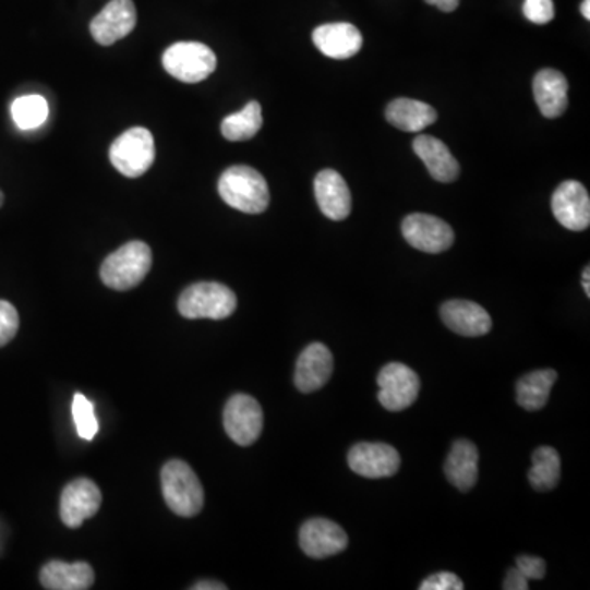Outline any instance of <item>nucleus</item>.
I'll return each mask as SVG.
<instances>
[{
    "instance_id": "f257e3e1",
    "label": "nucleus",
    "mask_w": 590,
    "mask_h": 590,
    "mask_svg": "<svg viewBox=\"0 0 590 590\" xmlns=\"http://www.w3.org/2000/svg\"><path fill=\"white\" fill-rule=\"evenodd\" d=\"M221 201L243 214H263L269 207V188L261 172L250 166H231L218 179Z\"/></svg>"
},
{
    "instance_id": "f03ea898",
    "label": "nucleus",
    "mask_w": 590,
    "mask_h": 590,
    "mask_svg": "<svg viewBox=\"0 0 590 590\" xmlns=\"http://www.w3.org/2000/svg\"><path fill=\"white\" fill-rule=\"evenodd\" d=\"M152 263V248L143 241H130L106 257L100 279L113 290L133 289L148 276Z\"/></svg>"
},
{
    "instance_id": "7ed1b4c3",
    "label": "nucleus",
    "mask_w": 590,
    "mask_h": 590,
    "mask_svg": "<svg viewBox=\"0 0 590 590\" xmlns=\"http://www.w3.org/2000/svg\"><path fill=\"white\" fill-rule=\"evenodd\" d=\"M166 504L179 517H195L204 507V487L188 462L172 459L161 471Z\"/></svg>"
},
{
    "instance_id": "20e7f679",
    "label": "nucleus",
    "mask_w": 590,
    "mask_h": 590,
    "mask_svg": "<svg viewBox=\"0 0 590 590\" xmlns=\"http://www.w3.org/2000/svg\"><path fill=\"white\" fill-rule=\"evenodd\" d=\"M237 296L220 282H197L189 286L178 301L179 314L189 321L210 318L224 321L237 311Z\"/></svg>"
},
{
    "instance_id": "39448f33",
    "label": "nucleus",
    "mask_w": 590,
    "mask_h": 590,
    "mask_svg": "<svg viewBox=\"0 0 590 590\" xmlns=\"http://www.w3.org/2000/svg\"><path fill=\"white\" fill-rule=\"evenodd\" d=\"M110 162L125 178H140L145 174L156 158L155 139L143 127L127 130L110 146Z\"/></svg>"
},
{
    "instance_id": "423d86ee",
    "label": "nucleus",
    "mask_w": 590,
    "mask_h": 590,
    "mask_svg": "<svg viewBox=\"0 0 590 590\" xmlns=\"http://www.w3.org/2000/svg\"><path fill=\"white\" fill-rule=\"evenodd\" d=\"M162 67L181 83H202L217 70V57L207 45L179 41L162 55Z\"/></svg>"
},
{
    "instance_id": "0eeeda50",
    "label": "nucleus",
    "mask_w": 590,
    "mask_h": 590,
    "mask_svg": "<svg viewBox=\"0 0 590 590\" xmlns=\"http://www.w3.org/2000/svg\"><path fill=\"white\" fill-rule=\"evenodd\" d=\"M381 406L389 412L409 409L420 393V377L412 368L402 363H390L377 376Z\"/></svg>"
},
{
    "instance_id": "6e6552de",
    "label": "nucleus",
    "mask_w": 590,
    "mask_h": 590,
    "mask_svg": "<svg viewBox=\"0 0 590 590\" xmlns=\"http://www.w3.org/2000/svg\"><path fill=\"white\" fill-rule=\"evenodd\" d=\"M263 409L256 399L246 394L230 397L225 406V432L237 445H253L263 432Z\"/></svg>"
},
{
    "instance_id": "1a4fd4ad",
    "label": "nucleus",
    "mask_w": 590,
    "mask_h": 590,
    "mask_svg": "<svg viewBox=\"0 0 590 590\" xmlns=\"http://www.w3.org/2000/svg\"><path fill=\"white\" fill-rule=\"evenodd\" d=\"M407 243L423 253L438 254L455 243V231L442 218L429 214H412L402 224Z\"/></svg>"
},
{
    "instance_id": "9d476101",
    "label": "nucleus",
    "mask_w": 590,
    "mask_h": 590,
    "mask_svg": "<svg viewBox=\"0 0 590 590\" xmlns=\"http://www.w3.org/2000/svg\"><path fill=\"white\" fill-rule=\"evenodd\" d=\"M351 471L366 479H384L397 474L400 455L386 443H358L348 453Z\"/></svg>"
},
{
    "instance_id": "9b49d317",
    "label": "nucleus",
    "mask_w": 590,
    "mask_h": 590,
    "mask_svg": "<svg viewBox=\"0 0 590 590\" xmlns=\"http://www.w3.org/2000/svg\"><path fill=\"white\" fill-rule=\"evenodd\" d=\"M136 9L132 0H110L91 22V35L97 44L110 47L135 31Z\"/></svg>"
},
{
    "instance_id": "f8f14e48",
    "label": "nucleus",
    "mask_w": 590,
    "mask_h": 590,
    "mask_svg": "<svg viewBox=\"0 0 590 590\" xmlns=\"http://www.w3.org/2000/svg\"><path fill=\"white\" fill-rule=\"evenodd\" d=\"M554 217L567 230L582 231L590 225V197L580 182L566 181L551 198Z\"/></svg>"
},
{
    "instance_id": "ddd939ff",
    "label": "nucleus",
    "mask_w": 590,
    "mask_h": 590,
    "mask_svg": "<svg viewBox=\"0 0 590 590\" xmlns=\"http://www.w3.org/2000/svg\"><path fill=\"white\" fill-rule=\"evenodd\" d=\"M302 551L314 559L335 556L348 547V534L340 525L327 518H312L299 533Z\"/></svg>"
},
{
    "instance_id": "4468645a",
    "label": "nucleus",
    "mask_w": 590,
    "mask_h": 590,
    "mask_svg": "<svg viewBox=\"0 0 590 590\" xmlns=\"http://www.w3.org/2000/svg\"><path fill=\"white\" fill-rule=\"evenodd\" d=\"M103 504V494L91 479H76L61 494L60 515L67 527L80 528L87 518L94 517Z\"/></svg>"
},
{
    "instance_id": "2eb2a0df",
    "label": "nucleus",
    "mask_w": 590,
    "mask_h": 590,
    "mask_svg": "<svg viewBox=\"0 0 590 590\" xmlns=\"http://www.w3.org/2000/svg\"><path fill=\"white\" fill-rule=\"evenodd\" d=\"M334 373V354L325 345L312 344L302 351L293 374V383L301 393L322 389Z\"/></svg>"
},
{
    "instance_id": "dca6fc26",
    "label": "nucleus",
    "mask_w": 590,
    "mask_h": 590,
    "mask_svg": "<svg viewBox=\"0 0 590 590\" xmlns=\"http://www.w3.org/2000/svg\"><path fill=\"white\" fill-rule=\"evenodd\" d=\"M446 327L461 337H484L492 330L491 315L484 308L469 301H448L440 309Z\"/></svg>"
},
{
    "instance_id": "f3484780",
    "label": "nucleus",
    "mask_w": 590,
    "mask_h": 590,
    "mask_svg": "<svg viewBox=\"0 0 590 590\" xmlns=\"http://www.w3.org/2000/svg\"><path fill=\"white\" fill-rule=\"evenodd\" d=\"M315 198L322 214L330 220H345L351 214V192L347 181L334 169H325L315 178Z\"/></svg>"
},
{
    "instance_id": "a211bd4d",
    "label": "nucleus",
    "mask_w": 590,
    "mask_h": 590,
    "mask_svg": "<svg viewBox=\"0 0 590 590\" xmlns=\"http://www.w3.org/2000/svg\"><path fill=\"white\" fill-rule=\"evenodd\" d=\"M312 40L321 53L334 60L353 58L363 48V35L351 24L321 25L315 28Z\"/></svg>"
},
{
    "instance_id": "6ab92c4d",
    "label": "nucleus",
    "mask_w": 590,
    "mask_h": 590,
    "mask_svg": "<svg viewBox=\"0 0 590 590\" xmlns=\"http://www.w3.org/2000/svg\"><path fill=\"white\" fill-rule=\"evenodd\" d=\"M413 152L429 169L433 179L440 182H453L459 178L458 161L442 140L430 135H419L413 140Z\"/></svg>"
},
{
    "instance_id": "aec40b11",
    "label": "nucleus",
    "mask_w": 590,
    "mask_h": 590,
    "mask_svg": "<svg viewBox=\"0 0 590 590\" xmlns=\"http://www.w3.org/2000/svg\"><path fill=\"white\" fill-rule=\"evenodd\" d=\"M567 93H569V84L559 71L546 68L534 76V100L546 119H557L566 112Z\"/></svg>"
},
{
    "instance_id": "412c9836",
    "label": "nucleus",
    "mask_w": 590,
    "mask_h": 590,
    "mask_svg": "<svg viewBox=\"0 0 590 590\" xmlns=\"http://www.w3.org/2000/svg\"><path fill=\"white\" fill-rule=\"evenodd\" d=\"M445 474L449 484L461 492L471 491L478 482L479 451L469 440L453 443L451 451L445 462Z\"/></svg>"
},
{
    "instance_id": "4be33fe9",
    "label": "nucleus",
    "mask_w": 590,
    "mask_h": 590,
    "mask_svg": "<svg viewBox=\"0 0 590 590\" xmlns=\"http://www.w3.org/2000/svg\"><path fill=\"white\" fill-rule=\"evenodd\" d=\"M40 582L50 590H86L94 583V570L87 563L51 561L41 569Z\"/></svg>"
},
{
    "instance_id": "5701e85b",
    "label": "nucleus",
    "mask_w": 590,
    "mask_h": 590,
    "mask_svg": "<svg viewBox=\"0 0 590 590\" xmlns=\"http://www.w3.org/2000/svg\"><path fill=\"white\" fill-rule=\"evenodd\" d=\"M386 119L402 132L420 133L436 122L438 113L429 104L400 97L387 106Z\"/></svg>"
},
{
    "instance_id": "b1692460",
    "label": "nucleus",
    "mask_w": 590,
    "mask_h": 590,
    "mask_svg": "<svg viewBox=\"0 0 590 590\" xmlns=\"http://www.w3.org/2000/svg\"><path fill=\"white\" fill-rule=\"evenodd\" d=\"M557 373L553 370L534 371L521 377L517 384V402L528 412L543 409L550 399L551 389L556 383Z\"/></svg>"
},
{
    "instance_id": "393cba45",
    "label": "nucleus",
    "mask_w": 590,
    "mask_h": 590,
    "mask_svg": "<svg viewBox=\"0 0 590 590\" xmlns=\"http://www.w3.org/2000/svg\"><path fill=\"white\" fill-rule=\"evenodd\" d=\"M530 472H528V481L531 487L538 492L553 491L559 484L561 478V458L556 449L551 446H541L531 456Z\"/></svg>"
},
{
    "instance_id": "a878e982",
    "label": "nucleus",
    "mask_w": 590,
    "mask_h": 590,
    "mask_svg": "<svg viewBox=\"0 0 590 590\" xmlns=\"http://www.w3.org/2000/svg\"><path fill=\"white\" fill-rule=\"evenodd\" d=\"M263 127V112L260 103L253 100L240 112L225 117L221 122V135L228 142H246L253 139Z\"/></svg>"
},
{
    "instance_id": "bb28decb",
    "label": "nucleus",
    "mask_w": 590,
    "mask_h": 590,
    "mask_svg": "<svg viewBox=\"0 0 590 590\" xmlns=\"http://www.w3.org/2000/svg\"><path fill=\"white\" fill-rule=\"evenodd\" d=\"M12 119L21 130L38 129L48 119L47 99L38 94L19 97L12 104Z\"/></svg>"
},
{
    "instance_id": "cd10ccee",
    "label": "nucleus",
    "mask_w": 590,
    "mask_h": 590,
    "mask_svg": "<svg viewBox=\"0 0 590 590\" xmlns=\"http://www.w3.org/2000/svg\"><path fill=\"white\" fill-rule=\"evenodd\" d=\"M73 419L76 423L77 435L83 440H91L99 432V422H97L96 410L93 402L83 394H76L73 399Z\"/></svg>"
},
{
    "instance_id": "c85d7f7f",
    "label": "nucleus",
    "mask_w": 590,
    "mask_h": 590,
    "mask_svg": "<svg viewBox=\"0 0 590 590\" xmlns=\"http://www.w3.org/2000/svg\"><path fill=\"white\" fill-rule=\"evenodd\" d=\"M21 327L17 309L8 301H0V348L11 344Z\"/></svg>"
},
{
    "instance_id": "c756f323",
    "label": "nucleus",
    "mask_w": 590,
    "mask_h": 590,
    "mask_svg": "<svg viewBox=\"0 0 590 590\" xmlns=\"http://www.w3.org/2000/svg\"><path fill=\"white\" fill-rule=\"evenodd\" d=\"M523 14L533 24H550L554 19L553 0H525Z\"/></svg>"
},
{
    "instance_id": "7c9ffc66",
    "label": "nucleus",
    "mask_w": 590,
    "mask_h": 590,
    "mask_svg": "<svg viewBox=\"0 0 590 590\" xmlns=\"http://www.w3.org/2000/svg\"><path fill=\"white\" fill-rule=\"evenodd\" d=\"M465 583L453 573H438L423 580L420 590H462Z\"/></svg>"
},
{
    "instance_id": "2f4dec72",
    "label": "nucleus",
    "mask_w": 590,
    "mask_h": 590,
    "mask_svg": "<svg viewBox=\"0 0 590 590\" xmlns=\"http://www.w3.org/2000/svg\"><path fill=\"white\" fill-rule=\"evenodd\" d=\"M515 564H517V569L520 570L528 580L543 579L544 574H546V563H544L541 557L527 556V554H523V556L517 557Z\"/></svg>"
},
{
    "instance_id": "473e14b6",
    "label": "nucleus",
    "mask_w": 590,
    "mask_h": 590,
    "mask_svg": "<svg viewBox=\"0 0 590 590\" xmlns=\"http://www.w3.org/2000/svg\"><path fill=\"white\" fill-rule=\"evenodd\" d=\"M502 587H504L505 590H527L530 586H528L527 577H525L517 567H514V569L508 570L507 577H505L504 580V586Z\"/></svg>"
},
{
    "instance_id": "72a5a7b5",
    "label": "nucleus",
    "mask_w": 590,
    "mask_h": 590,
    "mask_svg": "<svg viewBox=\"0 0 590 590\" xmlns=\"http://www.w3.org/2000/svg\"><path fill=\"white\" fill-rule=\"evenodd\" d=\"M426 4L435 5L442 12H453L458 9L459 0H425Z\"/></svg>"
},
{
    "instance_id": "f704fd0d",
    "label": "nucleus",
    "mask_w": 590,
    "mask_h": 590,
    "mask_svg": "<svg viewBox=\"0 0 590 590\" xmlns=\"http://www.w3.org/2000/svg\"><path fill=\"white\" fill-rule=\"evenodd\" d=\"M194 590H225L227 589V586H224V583L220 582H214V580H204V582L195 583L194 587H192Z\"/></svg>"
},
{
    "instance_id": "c9c22d12",
    "label": "nucleus",
    "mask_w": 590,
    "mask_h": 590,
    "mask_svg": "<svg viewBox=\"0 0 590 590\" xmlns=\"http://www.w3.org/2000/svg\"><path fill=\"white\" fill-rule=\"evenodd\" d=\"M582 287L586 290L587 298H590V267L587 266L582 273Z\"/></svg>"
},
{
    "instance_id": "e433bc0d",
    "label": "nucleus",
    "mask_w": 590,
    "mask_h": 590,
    "mask_svg": "<svg viewBox=\"0 0 590 590\" xmlns=\"http://www.w3.org/2000/svg\"><path fill=\"white\" fill-rule=\"evenodd\" d=\"M580 12H582L586 21H590V0H583L582 5H580Z\"/></svg>"
},
{
    "instance_id": "4c0bfd02",
    "label": "nucleus",
    "mask_w": 590,
    "mask_h": 590,
    "mask_svg": "<svg viewBox=\"0 0 590 590\" xmlns=\"http://www.w3.org/2000/svg\"><path fill=\"white\" fill-rule=\"evenodd\" d=\"M2 204H4V194L0 191V207H2Z\"/></svg>"
}]
</instances>
